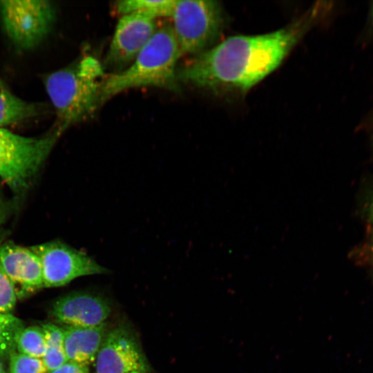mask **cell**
<instances>
[{
	"label": "cell",
	"mask_w": 373,
	"mask_h": 373,
	"mask_svg": "<svg viewBox=\"0 0 373 373\" xmlns=\"http://www.w3.org/2000/svg\"><path fill=\"white\" fill-rule=\"evenodd\" d=\"M0 373H7L6 370H4V367L3 366V364L0 361Z\"/></svg>",
	"instance_id": "603a6c76"
},
{
	"label": "cell",
	"mask_w": 373,
	"mask_h": 373,
	"mask_svg": "<svg viewBox=\"0 0 373 373\" xmlns=\"http://www.w3.org/2000/svg\"><path fill=\"white\" fill-rule=\"evenodd\" d=\"M18 352L42 358L46 352V339L42 327L30 326L23 327L15 338Z\"/></svg>",
	"instance_id": "2e32d148"
},
{
	"label": "cell",
	"mask_w": 373,
	"mask_h": 373,
	"mask_svg": "<svg viewBox=\"0 0 373 373\" xmlns=\"http://www.w3.org/2000/svg\"><path fill=\"white\" fill-rule=\"evenodd\" d=\"M62 329L64 350L68 361L87 366L95 361L107 334L105 323L92 327L65 326Z\"/></svg>",
	"instance_id": "7c38bea8"
},
{
	"label": "cell",
	"mask_w": 373,
	"mask_h": 373,
	"mask_svg": "<svg viewBox=\"0 0 373 373\" xmlns=\"http://www.w3.org/2000/svg\"><path fill=\"white\" fill-rule=\"evenodd\" d=\"M42 358L13 352L9 356V373H47Z\"/></svg>",
	"instance_id": "ac0fdd59"
},
{
	"label": "cell",
	"mask_w": 373,
	"mask_h": 373,
	"mask_svg": "<svg viewBox=\"0 0 373 373\" xmlns=\"http://www.w3.org/2000/svg\"><path fill=\"white\" fill-rule=\"evenodd\" d=\"M171 18L181 57L207 50L226 23L222 6L216 1L177 0Z\"/></svg>",
	"instance_id": "5b68a950"
},
{
	"label": "cell",
	"mask_w": 373,
	"mask_h": 373,
	"mask_svg": "<svg viewBox=\"0 0 373 373\" xmlns=\"http://www.w3.org/2000/svg\"><path fill=\"white\" fill-rule=\"evenodd\" d=\"M0 17L12 43L21 49L30 50L50 32L56 10L46 0H0Z\"/></svg>",
	"instance_id": "8992f818"
},
{
	"label": "cell",
	"mask_w": 373,
	"mask_h": 373,
	"mask_svg": "<svg viewBox=\"0 0 373 373\" xmlns=\"http://www.w3.org/2000/svg\"><path fill=\"white\" fill-rule=\"evenodd\" d=\"M0 265L17 298H26L44 287L40 260L30 247L12 241L1 244Z\"/></svg>",
	"instance_id": "30bf717a"
},
{
	"label": "cell",
	"mask_w": 373,
	"mask_h": 373,
	"mask_svg": "<svg viewBox=\"0 0 373 373\" xmlns=\"http://www.w3.org/2000/svg\"><path fill=\"white\" fill-rule=\"evenodd\" d=\"M180 57L171 24L158 27L129 66L104 77L99 90V106L121 92L142 86L178 92L180 88L176 66Z\"/></svg>",
	"instance_id": "7a4b0ae2"
},
{
	"label": "cell",
	"mask_w": 373,
	"mask_h": 373,
	"mask_svg": "<svg viewBox=\"0 0 373 373\" xmlns=\"http://www.w3.org/2000/svg\"><path fill=\"white\" fill-rule=\"evenodd\" d=\"M1 87H2V84H1V82L0 81V88H2Z\"/></svg>",
	"instance_id": "d4e9b609"
},
{
	"label": "cell",
	"mask_w": 373,
	"mask_h": 373,
	"mask_svg": "<svg viewBox=\"0 0 373 373\" xmlns=\"http://www.w3.org/2000/svg\"><path fill=\"white\" fill-rule=\"evenodd\" d=\"M111 311L104 298L88 292L65 295L55 301L52 314L66 326L92 327L105 323Z\"/></svg>",
	"instance_id": "8fae6325"
},
{
	"label": "cell",
	"mask_w": 373,
	"mask_h": 373,
	"mask_svg": "<svg viewBox=\"0 0 373 373\" xmlns=\"http://www.w3.org/2000/svg\"><path fill=\"white\" fill-rule=\"evenodd\" d=\"M148 367L133 333L124 326L107 332L95 359L96 373L146 372Z\"/></svg>",
	"instance_id": "9c48e42d"
},
{
	"label": "cell",
	"mask_w": 373,
	"mask_h": 373,
	"mask_svg": "<svg viewBox=\"0 0 373 373\" xmlns=\"http://www.w3.org/2000/svg\"><path fill=\"white\" fill-rule=\"evenodd\" d=\"M157 19L142 13L122 15L106 53V66L121 69L131 63L156 32Z\"/></svg>",
	"instance_id": "ba28073f"
},
{
	"label": "cell",
	"mask_w": 373,
	"mask_h": 373,
	"mask_svg": "<svg viewBox=\"0 0 373 373\" xmlns=\"http://www.w3.org/2000/svg\"><path fill=\"white\" fill-rule=\"evenodd\" d=\"M104 77L103 66L92 55H84L49 74L45 86L57 115L55 124L66 131L92 115L99 106V90Z\"/></svg>",
	"instance_id": "3957f363"
},
{
	"label": "cell",
	"mask_w": 373,
	"mask_h": 373,
	"mask_svg": "<svg viewBox=\"0 0 373 373\" xmlns=\"http://www.w3.org/2000/svg\"><path fill=\"white\" fill-rule=\"evenodd\" d=\"M323 7L313 6L274 32L228 37L177 70L178 81L214 91L248 90L281 64L317 22Z\"/></svg>",
	"instance_id": "6da1fadb"
},
{
	"label": "cell",
	"mask_w": 373,
	"mask_h": 373,
	"mask_svg": "<svg viewBox=\"0 0 373 373\" xmlns=\"http://www.w3.org/2000/svg\"><path fill=\"white\" fill-rule=\"evenodd\" d=\"M39 258L44 287H57L74 279L109 272L83 251L59 240L30 247Z\"/></svg>",
	"instance_id": "52a82bcc"
},
{
	"label": "cell",
	"mask_w": 373,
	"mask_h": 373,
	"mask_svg": "<svg viewBox=\"0 0 373 373\" xmlns=\"http://www.w3.org/2000/svg\"><path fill=\"white\" fill-rule=\"evenodd\" d=\"M17 300L13 285L0 265V313L11 314Z\"/></svg>",
	"instance_id": "d6986e66"
},
{
	"label": "cell",
	"mask_w": 373,
	"mask_h": 373,
	"mask_svg": "<svg viewBox=\"0 0 373 373\" xmlns=\"http://www.w3.org/2000/svg\"><path fill=\"white\" fill-rule=\"evenodd\" d=\"M131 373H146V372H131Z\"/></svg>",
	"instance_id": "cb8c5ba5"
},
{
	"label": "cell",
	"mask_w": 373,
	"mask_h": 373,
	"mask_svg": "<svg viewBox=\"0 0 373 373\" xmlns=\"http://www.w3.org/2000/svg\"><path fill=\"white\" fill-rule=\"evenodd\" d=\"M7 216V208L5 201L0 193V227L4 222Z\"/></svg>",
	"instance_id": "44dd1931"
},
{
	"label": "cell",
	"mask_w": 373,
	"mask_h": 373,
	"mask_svg": "<svg viewBox=\"0 0 373 373\" xmlns=\"http://www.w3.org/2000/svg\"><path fill=\"white\" fill-rule=\"evenodd\" d=\"M47 373H89V368L87 365L67 361L57 369Z\"/></svg>",
	"instance_id": "ffe728a7"
},
{
	"label": "cell",
	"mask_w": 373,
	"mask_h": 373,
	"mask_svg": "<svg viewBox=\"0 0 373 373\" xmlns=\"http://www.w3.org/2000/svg\"><path fill=\"white\" fill-rule=\"evenodd\" d=\"M64 131L55 124L43 136L30 137L0 128V178L14 193L30 186Z\"/></svg>",
	"instance_id": "277c9868"
},
{
	"label": "cell",
	"mask_w": 373,
	"mask_h": 373,
	"mask_svg": "<svg viewBox=\"0 0 373 373\" xmlns=\"http://www.w3.org/2000/svg\"><path fill=\"white\" fill-rule=\"evenodd\" d=\"M175 0H125L116 3L117 12L123 15L142 13L159 17H171Z\"/></svg>",
	"instance_id": "9a60e30c"
},
{
	"label": "cell",
	"mask_w": 373,
	"mask_h": 373,
	"mask_svg": "<svg viewBox=\"0 0 373 373\" xmlns=\"http://www.w3.org/2000/svg\"><path fill=\"white\" fill-rule=\"evenodd\" d=\"M23 327L22 321L11 314L0 313V356L8 357L16 352L15 338Z\"/></svg>",
	"instance_id": "e0dca14e"
},
{
	"label": "cell",
	"mask_w": 373,
	"mask_h": 373,
	"mask_svg": "<svg viewBox=\"0 0 373 373\" xmlns=\"http://www.w3.org/2000/svg\"><path fill=\"white\" fill-rule=\"evenodd\" d=\"M369 217H370V224L373 229V195L372 197L370 204V207H369Z\"/></svg>",
	"instance_id": "7402d4cb"
},
{
	"label": "cell",
	"mask_w": 373,
	"mask_h": 373,
	"mask_svg": "<svg viewBox=\"0 0 373 373\" xmlns=\"http://www.w3.org/2000/svg\"><path fill=\"white\" fill-rule=\"evenodd\" d=\"M39 112L37 105L0 88V128L24 121Z\"/></svg>",
	"instance_id": "4fadbf2b"
},
{
	"label": "cell",
	"mask_w": 373,
	"mask_h": 373,
	"mask_svg": "<svg viewBox=\"0 0 373 373\" xmlns=\"http://www.w3.org/2000/svg\"><path fill=\"white\" fill-rule=\"evenodd\" d=\"M46 339V352L42 360L48 372L67 362L64 350L63 329L52 323L42 325Z\"/></svg>",
	"instance_id": "5bb4252c"
},
{
	"label": "cell",
	"mask_w": 373,
	"mask_h": 373,
	"mask_svg": "<svg viewBox=\"0 0 373 373\" xmlns=\"http://www.w3.org/2000/svg\"><path fill=\"white\" fill-rule=\"evenodd\" d=\"M372 15H373V9H372Z\"/></svg>",
	"instance_id": "484cf974"
}]
</instances>
